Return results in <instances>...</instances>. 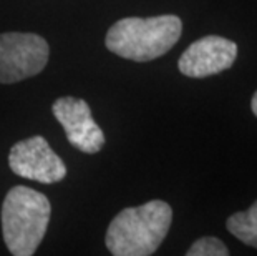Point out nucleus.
<instances>
[{
    "label": "nucleus",
    "mask_w": 257,
    "mask_h": 256,
    "mask_svg": "<svg viewBox=\"0 0 257 256\" xmlns=\"http://www.w3.org/2000/svg\"><path fill=\"white\" fill-rule=\"evenodd\" d=\"M171 221L173 210L163 200L124 208L108 226L106 248L114 256H150L161 246Z\"/></svg>",
    "instance_id": "obj_1"
},
{
    "label": "nucleus",
    "mask_w": 257,
    "mask_h": 256,
    "mask_svg": "<svg viewBox=\"0 0 257 256\" xmlns=\"http://www.w3.org/2000/svg\"><path fill=\"white\" fill-rule=\"evenodd\" d=\"M183 22L176 15L128 17L118 20L106 34V48L133 62H150L165 55L179 40Z\"/></svg>",
    "instance_id": "obj_2"
},
{
    "label": "nucleus",
    "mask_w": 257,
    "mask_h": 256,
    "mask_svg": "<svg viewBox=\"0 0 257 256\" xmlns=\"http://www.w3.org/2000/svg\"><path fill=\"white\" fill-rule=\"evenodd\" d=\"M52 206L45 195L29 187H14L2 205V233L9 251L30 256L40 246L50 221Z\"/></svg>",
    "instance_id": "obj_3"
},
{
    "label": "nucleus",
    "mask_w": 257,
    "mask_h": 256,
    "mask_svg": "<svg viewBox=\"0 0 257 256\" xmlns=\"http://www.w3.org/2000/svg\"><path fill=\"white\" fill-rule=\"evenodd\" d=\"M50 47L35 34H0V83H15L40 73L48 62Z\"/></svg>",
    "instance_id": "obj_4"
},
{
    "label": "nucleus",
    "mask_w": 257,
    "mask_h": 256,
    "mask_svg": "<svg viewBox=\"0 0 257 256\" xmlns=\"http://www.w3.org/2000/svg\"><path fill=\"white\" fill-rule=\"evenodd\" d=\"M9 165L15 175L43 185L58 183L67 177L62 158L40 135L15 143L9 153Z\"/></svg>",
    "instance_id": "obj_5"
},
{
    "label": "nucleus",
    "mask_w": 257,
    "mask_h": 256,
    "mask_svg": "<svg viewBox=\"0 0 257 256\" xmlns=\"http://www.w3.org/2000/svg\"><path fill=\"white\" fill-rule=\"evenodd\" d=\"M237 57V43L207 35L186 48L178 62L179 72L191 78H204L231 68Z\"/></svg>",
    "instance_id": "obj_6"
},
{
    "label": "nucleus",
    "mask_w": 257,
    "mask_h": 256,
    "mask_svg": "<svg viewBox=\"0 0 257 256\" xmlns=\"http://www.w3.org/2000/svg\"><path fill=\"white\" fill-rule=\"evenodd\" d=\"M68 141L83 153H96L105 145V135L93 120L88 103L75 97H62L52 107Z\"/></svg>",
    "instance_id": "obj_7"
},
{
    "label": "nucleus",
    "mask_w": 257,
    "mask_h": 256,
    "mask_svg": "<svg viewBox=\"0 0 257 256\" xmlns=\"http://www.w3.org/2000/svg\"><path fill=\"white\" fill-rule=\"evenodd\" d=\"M226 226L237 239L257 249V201L249 210L229 216Z\"/></svg>",
    "instance_id": "obj_8"
},
{
    "label": "nucleus",
    "mask_w": 257,
    "mask_h": 256,
    "mask_svg": "<svg viewBox=\"0 0 257 256\" xmlns=\"http://www.w3.org/2000/svg\"><path fill=\"white\" fill-rule=\"evenodd\" d=\"M188 256H227L229 249L221 239L214 236L199 238L191 244V248L186 251Z\"/></svg>",
    "instance_id": "obj_9"
},
{
    "label": "nucleus",
    "mask_w": 257,
    "mask_h": 256,
    "mask_svg": "<svg viewBox=\"0 0 257 256\" xmlns=\"http://www.w3.org/2000/svg\"><path fill=\"white\" fill-rule=\"evenodd\" d=\"M250 108H252L254 115L257 117V92H255L254 97H252V102H250Z\"/></svg>",
    "instance_id": "obj_10"
}]
</instances>
